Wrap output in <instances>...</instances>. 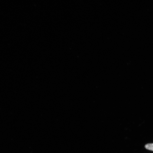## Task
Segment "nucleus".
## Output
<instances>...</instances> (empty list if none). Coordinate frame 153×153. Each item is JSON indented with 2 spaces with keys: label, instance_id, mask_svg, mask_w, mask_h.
Returning <instances> with one entry per match:
<instances>
[{
  "label": "nucleus",
  "instance_id": "f257e3e1",
  "mask_svg": "<svg viewBox=\"0 0 153 153\" xmlns=\"http://www.w3.org/2000/svg\"><path fill=\"white\" fill-rule=\"evenodd\" d=\"M145 148L148 150L153 151V143H148L145 145Z\"/></svg>",
  "mask_w": 153,
  "mask_h": 153
}]
</instances>
